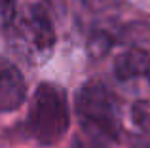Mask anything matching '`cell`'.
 I'll return each instance as SVG.
<instances>
[{"instance_id":"obj_4","label":"cell","mask_w":150,"mask_h":148,"mask_svg":"<svg viewBox=\"0 0 150 148\" xmlns=\"http://www.w3.org/2000/svg\"><path fill=\"white\" fill-rule=\"evenodd\" d=\"M114 76L129 89L150 91V53L144 49L124 51L114 63Z\"/></svg>"},{"instance_id":"obj_5","label":"cell","mask_w":150,"mask_h":148,"mask_svg":"<svg viewBox=\"0 0 150 148\" xmlns=\"http://www.w3.org/2000/svg\"><path fill=\"white\" fill-rule=\"evenodd\" d=\"M27 85L13 63L0 57V112H11L23 104Z\"/></svg>"},{"instance_id":"obj_6","label":"cell","mask_w":150,"mask_h":148,"mask_svg":"<svg viewBox=\"0 0 150 148\" xmlns=\"http://www.w3.org/2000/svg\"><path fill=\"white\" fill-rule=\"evenodd\" d=\"M114 144L116 142L105 141V139L93 137V135H88V133H80L72 141V146L70 148H114Z\"/></svg>"},{"instance_id":"obj_1","label":"cell","mask_w":150,"mask_h":148,"mask_svg":"<svg viewBox=\"0 0 150 148\" xmlns=\"http://www.w3.org/2000/svg\"><path fill=\"white\" fill-rule=\"evenodd\" d=\"M6 44L13 55L29 65H42L53 55L55 30L50 15L38 4L25 6L6 29Z\"/></svg>"},{"instance_id":"obj_7","label":"cell","mask_w":150,"mask_h":148,"mask_svg":"<svg viewBox=\"0 0 150 148\" xmlns=\"http://www.w3.org/2000/svg\"><path fill=\"white\" fill-rule=\"evenodd\" d=\"M15 17V0H0V30H6Z\"/></svg>"},{"instance_id":"obj_3","label":"cell","mask_w":150,"mask_h":148,"mask_svg":"<svg viewBox=\"0 0 150 148\" xmlns=\"http://www.w3.org/2000/svg\"><path fill=\"white\" fill-rule=\"evenodd\" d=\"M76 114L82 133L118 142L122 133L120 106L105 84L89 80L82 85L76 95Z\"/></svg>"},{"instance_id":"obj_2","label":"cell","mask_w":150,"mask_h":148,"mask_svg":"<svg viewBox=\"0 0 150 148\" xmlns=\"http://www.w3.org/2000/svg\"><path fill=\"white\" fill-rule=\"evenodd\" d=\"M70 123L69 103L63 87L40 84L33 95L27 116V133L42 146H51L63 139Z\"/></svg>"}]
</instances>
